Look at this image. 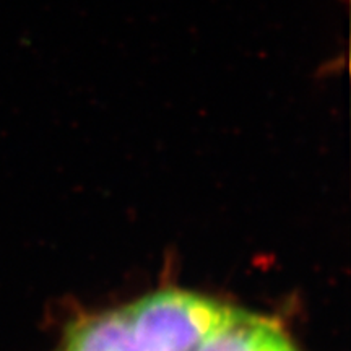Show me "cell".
<instances>
[{
	"mask_svg": "<svg viewBox=\"0 0 351 351\" xmlns=\"http://www.w3.org/2000/svg\"><path fill=\"white\" fill-rule=\"evenodd\" d=\"M339 2H341V3H343V5H345V7H348V5H350V0H339Z\"/></svg>",
	"mask_w": 351,
	"mask_h": 351,
	"instance_id": "cell-4",
	"label": "cell"
},
{
	"mask_svg": "<svg viewBox=\"0 0 351 351\" xmlns=\"http://www.w3.org/2000/svg\"><path fill=\"white\" fill-rule=\"evenodd\" d=\"M137 351H142V350H138V348H137Z\"/></svg>",
	"mask_w": 351,
	"mask_h": 351,
	"instance_id": "cell-5",
	"label": "cell"
},
{
	"mask_svg": "<svg viewBox=\"0 0 351 351\" xmlns=\"http://www.w3.org/2000/svg\"><path fill=\"white\" fill-rule=\"evenodd\" d=\"M195 351H298L271 320L228 307Z\"/></svg>",
	"mask_w": 351,
	"mask_h": 351,
	"instance_id": "cell-2",
	"label": "cell"
},
{
	"mask_svg": "<svg viewBox=\"0 0 351 351\" xmlns=\"http://www.w3.org/2000/svg\"><path fill=\"white\" fill-rule=\"evenodd\" d=\"M226 309L181 289H161L125 307L142 351H195L221 322Z\"/></svg>",
	"mask_w": 351,
	"mask_h": 351,
	"instance_id": "cell-1",
	"label": "cell"
},
{
	"mask_svg": "<svg viewBox=\"0 0 351 351\" xmlns=\"http://www.w3.org/2000/svg\"><path fill=\"white\" fill-rule=\"evenodd\" d=\"M57 351H137L125 307L80 319Z\"/></svg>",
	"mask_w": 351,
	"mask_h": 351,
	"instance_id": "cell-3",
	"label": "cell"
}]
</instances>
